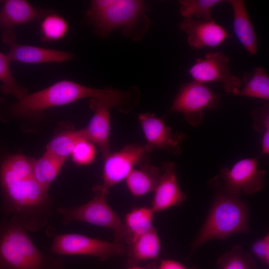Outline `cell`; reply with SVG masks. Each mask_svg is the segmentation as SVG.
Listing matches in <instances>:
<instances>
[{
    "label": "cell",
    "instance_id": "8fae6325",
    "mask_svg": "<svg viewBox=\"0 0 269 269\" xmlns=\"http://www.w3.org/2000/svg\"><path fill=\"white\" fill-rule=\"evenodd\" d=\"M138 120L146 139L145 147L148 152L154 150L166 151L174 155L182 153V146L187 137L186 134L172 131L164 122V116L156 117L148 112L138 115Z\"/></svg>",
    "mask_w": 269,
    "mask_h": 269
},
{
    "label": "cell",
    "instance_id": "836d02e7",
    "mask_svg": "<svg viewBox=\"0 0 269 269\" xmlns=\"http://www.w3.org/2000/svg\"></svg>",
    "mask_w": 269,
    "mask_h": 269
},
{
    "label": "cell",
    "instance_id": "f546056e",
    "mask_svg": "<svg viewBox=\"0 0 269 269\" xmlns=\"http://www.w3.org/2000/svg\"><path fill=\"white\" fill-rule=\"evenodd\" d=\"M94 145L87 139L79 141L71 153L72 159L78 165H84L92 162L95 157Z\"/></svg>",
    "mask_w": 269,
    "mask_h": 269
},
{
    "label": "cell",
    "instance_id": "f1b7e54d",
    "mask_svg": "<svg viewBox=\"0 0 269 269\" xmlns=\"http://www.w3.org/2000/svg\"><path fill=\"white\" fill-rule=\"evenodd\" d=\"M254 120L253 128L258 132L263 133L261 140V151L260 157L269 153V105L265 104L262 108L252 112Z\"/></svg>",
    "mask_w": 269,
    "mask_h": 269
},
{
    "label": "cell",
    "instance_id": "2e32d148",
    "mask_svg": "<svg viewBox=\"0 0 269 269\" xmlns=\"http://www.w3.org/2000/svg\"><path fill=\"white\" fill-rule=\"evenodd\" d=\"M90 107L94 115L87 127L84 128L88 140L95 143L105 158L110 152L109 138L110 134V112L113 106L105 100L92 98Z\"/></svg>",
    "mask_w": 269,
    "mask_h": 269
},
{
    "label": "cell",
    "instance_id": "9c48e42d",
    "mask_svg": "<svg viewBox=\"0 0 269 269\" xmlns=\"http://www.w3.org/2000/svg\"><path fill=\"white\" fill-rule=\"evenodd\" d=\"M219 107L217 95L206 84L193 81L181 86L168 113H180L188 123L197 127L202 122L204 110Z\"/></svg>",
    "mask_w": 269,
    "mask_h": 269
},
{
    "label": "cell",
    "instance_id": "7402d4cb",
    "mask_svg": "<svg viewBox=\"0 0 269 269\" xmlns=\"http://www.w3.org/2000/svg\"><path fill=\"white\" fill-rule=\"evenodd\" d=\"M243 80L244 86L237 95L269 100V77L265 69L256 68L252 73L246 74Z\"/></svg>",
    "mask_w": 269,
    "mask_h": 269
},
{
    "label": "cell",
    "instance_id": "7a4b0ae2",
    "mask_svg": "<svg viewBox=\"0 0 269 269\" xmlns=\"http://www.w3.org/2000/svg\"><path fill=\"white\" fill-rule=\"evenodd\" d=\"M145 2L139 0H93L86 12V21L102 38L120 28L123 36L140 40L148 30L150 21L145 12Z\"/></svg>",
    "mask_w": 269,
    "mask_h": 269
},
{
    "label": "cell",
    "instance_id": "d6986e66",
    "mask_svg": "<svg viewBox=\"0 0 269 269\" xmlns=\"http://www.w3.org/2000/svg\"><path fill=\"white\" fill-rule=\"evenodd\" d=\"M161 248L160 238L152 227L127 246L128 264L130 267L141 261L158 259Z\"/></svg>",
    "mask_w": 269,
    "mask_h": 269
},
{
    "label": "cell",
    "instance_id": "7c38bea8",
    "mask_svg": "<svg viewBox=\"0 0 269 269\" xmlns=\"http://www.w3.org/2000/svg\"><path fill=\"white\" fill-rule=\"evenodd\" d=\"M145 146L134 143L122 149L110 152L105 158L102 184L109 189L126 179L132 169L139 164L150 161Z\"/></svg>",
    "mask_w": 269,
    "mask_h": 269
},
{
    "label": "cell",
    "instance_id": "9a60e30c",
    "mask_svg": "<svg viewBox=\"0 0 269 269\" xmlns=\"http://www.w3.org/2000/svg\"><path fill=\"white\" fill-rule=\"evenodd\" d=\"M161 170V175L154 191L151 207L154 213L179 206L187 200L186 195L178 184L175 163L163 162Z\"/></svg>",
    "mask_w": 269,
    "mask_h": 269
},
{
    "label": "cell",
    "instance_id": "ba28073f",
    "mask_svg": "<svg viewBox=\"0 0 269 269\" xmlns=\"http://www.w3.org/2000/svg\"><path fill=\"white\" fill-rule=\"evenodd\" d=\"M46 231L52 240L48 249L51 254L89 256L104 261L112 257L126 254L127 246L123 243H110L79 234H59L49 226Z\"/></svg>",
    "mask_w": 269,
    "mask_h": 269
},
{
    "label": "cell",
    "instance_id": "8992f818",
    "mask_svg": "<svg viewBox=\"0 0 269 269\" xmlns=\"http://www.w3.org/2000/svg\"><path fill=\"white\" fill-rule=\"evenodd\" d=\"M109 190L103 184H97L93 187L94 197L88 202L76 207L61 206L56 211L61 217L63 225L79 221L108 228L114 232L115 242L127 246L131 237L125 223L107 203Z\"/></svg>",
    "mask_w": 269,
    "mask_h": 269
},
{
    "label": "cell",
    "instance_id": "4dcf8cb0",
    "mask_svg": "<svg viewBox=\"0 0 269 269\" xmlns=\"http://www.w3.org/2000/svg\"><path fill=\"white\" fill-rule=\"evenodd\" d=\"M251 250L254 256L265 266L269 264V234L255 241L252 245Z\"/></svg>",
    "mask_w": 269,
    "mask_h": 269
},
{
    "label": "cell",
    "instance_id": "4316f807",
    "mask_svg": "<svg viewBox=\"0 0 269 269\" xmlns=\"http://www.w3.org/2000/svg\"><path fill=\"white\" fill-rule=\"evenodd\" d=\"M221 0H179V12L184 18H193L204 20H213L212 9Z\"/></svg>",
    "mask_w": 269,
    "mask_h": 269
},
{
    "label": "cell",
    "instance_id": "5b68a950",
    "mask_svg": "<svg viewBox=\"0 0 269 269\" xmlns=\"http://www.w3.org/2000/svg\"><path fill=\"white\" fill-rule=\"evenodd\" d=\"M249 222L250 211L246 202L217 192L191 243L190 257L211 241L224 240L237 234H248L250 231Z\"/></svg>",
    "mask_w": 269,
    "mask_h": 269
},
{
    "label": "cell",
    "instance_id": "5bb4252c",
    "mask_svg": "<svg viewBox=\"0 0 269 269\" xmlns=\"http://www.w3.org/2000/svg\"><path fill=\"white\" fill-rule=\"evenodd\" d=\"M179 27L187 34V43L194 49L218 46L230 37V33L213 20L184 18Z\"/></svg>",
    "mask_w": 269,
    "mask_h": 269
},
{
    "label": "cell",
    "instance_id": "ac0fdd59",
    "mask_svg": "<svg viewBox=\"0 0 269 269\" xmlns=\"http://www.w3.org/2000/svg\"><path fill=\"white\" fill-rule=\"evenodd\" d=\"M233 11L234 31L242 45L251 55L256 54L258 40L255 30L249 16L245 2L242 0H229Z\"/></svg>",
    "mask_w": 269,
    "mask_h": 269
},
{
    "label": "cell",
    "instance_id": "1f68e13d",
    "mask_svg": "<svg viewBox=\"0 0 269 269\" xmlns=\"http://www.w3.org/2000/svg\"><path fill=\"white\" fill-rule=\"evenodd\" d=\"M157 269H197L194 267L187 268L181 263L173 260H160Z\"/></svg>",
    "mask_w": 269,
    "mask_h": 269
},
{
    "label": "cell",
    "instance_id": "277c9868",
    "mask_svg": "<svg viewBox=\"0 0 269 269\" xmlns=\"http://www.w3.org/2000/svg\"><path fill=\"white\" fill-rule=\"evenodd\" d=\"M84 98L104 99L118 107L125 101L126 93L123 90L111 87L96 89L73 81L62 80L45 89L27 94L11 106V110L19 116H30Z\"/></svg>",
    "mask_w": 269,
    "mask_h": 269
},
{
    "label": "cell",
    "instance_id": "83f0119b",
    "mask_svg": "<svg viewBox=\"0 0 269 269\" xmlns=\"http://www.w3.org/2000/svg\"><path fill=\"white\" fill-rule=\"evenodd\" d=\"M10 62L6 54L0 52V81L2 83V91L14 96L19 100L27 93L25 89L19 86L15 81L10 69Z\"/></svg>",
    "mask_w": 269,
    "mask_h": 269
},
{
    "label": "cell",
    "instance_id": "603a6c76",
    "mask_svg": "<svg viewBox=\"0 0 269 269\" xmlns=\"http://www.w3.org/2000/svg\"><path fill=\"white\" fill-rule=\"evenodd\" d=\"M82 139L88 140L84 129L65 131L51 140L47 145L46 151L66 159L71 155L76 144Z\"/></svg>",
    "mask_w": 269,
    "mask_h": 269
},
{
    "label": "cell",
    "instance_id": "6da1fadb",
    "mask_svg": "<svg viewBox=\"0 0 269 269\" xmlns=\"http://www.w3.org/2000/svg\"><path fill=\"white\" fill-rule=\"evenodd\" d=\"M34 161L24 155H15L7 158L0 169L2 210L5 217L16 218L31 232L38 231L48 224L54 208L48 190L33 176Z\"/></svg>",
    "mask_w": 269,
    "mask_h": 269
},
{
    "label": "cell",
    "instance_id": "30bf717a",
    "mask_svg": "<svg viewBox=\"0 0 269 269\" xmlns=\"http://www.w3.org/2000/svg\"><path fill=\"white\" fill-rule=\"evenodd\" d=\"M229 62V58L222 52H211L203 58L197 59L188 72L193 81L205 84L220 82L226 92L237 95L243 82L232 73Z\"/></svg>",
    "mask_w": 269,
    "mask_h": 269
},
{
    "label": "cell",
    "instance_id": "ffe728a7",
    "mask_svg": "<svg viewBox=\"0 0 269 269\" xmlns=\"http://www.w3.org/2000/svg\"><path fill=\"white\" fill-rule=\"evenodd\" d=\"M161 175V170L148 161L132 169L126 178V184L133 195L138 197L154 191Z\"/></svg>",
    "mask_w": 269,
    "mask_h": 269
},
{
    "label": "cell",
    "instance_id": "e0dca14e",
    "mask_svg": "<svg viewBox=\"0 0 269 269\" xmlns=\"http://www.w3.org/2000/svg\"><path fill=\"white\" fill-rule=\"evenodd\" d=\"M51 10L35 7L24 0H6L0 8V27L12 30L14 26L40 21Z\"/></svg>",
    "mask_w": 269,
    "mask_h": 269
},
{
    "label": "cell",
    "instance_id": "44dd1931",
    "mask_svg": "<svg viewBox=\"0 0 269 269\" xmlns=\"http://www.w3.org/2000/svg\"><path fill=\"white\" fill-rule=\"evenodd\" d=\"M65 160L46 151L41 157L34 161L33 168L34 178L43 187L48 190Z\"/></svg>",
    "mask_w": 269,
    "mask_h": 269
},
{
    "label": "cell",
    "instance_id": "cb8c5ba5",
    "mask_svg": "<svg viewBox=\"0 0 269 269\" xmlns=\"http://www.w3.org/2000/svg\"><path fill=\"white\" fill-rule=\"evenodd\" d=\"M154 213L151 207H141L134 208L126 214L124 223L130 235L131 243L153 227Z\"/></svg>",
    "mask_w": 269,
    "mask_h": 269
},
{
    "label": "cell",
    "instance_id": "52a82bcc",
    "mask_svg": "<svg viewBox=\"0 0 269 269\" xmlns=\"http://www.w3.org/2000/svg\"><path fill=\"white\" fill-rule=\"evenodd\" d=\"M267 171L258 168V157L241 159L229 168H222L211 180L220 192L232 198H239L242 193L251 195L260 192L265 185Z\"/></svg>",
    "mask_w": 269,
    "mask_h": 269
},
{
    "label": "cell",
    "instance_id": "3957f363",
    "mask_svg": "<svg viewBox=\"0 0 269 269\" xmlns=\"http://www.w3.org/2000/svg\"><path fill=\"white\" fill-rule=\"evenodd\" d=\"M0 269H65L61 256L39 250L14 217L0 223Z\"/></svg>",
    "mask_w": 269,
    "mask_h": 269
},
{
    "label": "cell",
    "instance_id": "4fadbf2b",
    "mask_svg": "<svg viewBox=\"0 0 269 269\" xmlns=\"http://www.w3.org/2000/svg\"><path fill=\"white\" fill-rule=\"evenodd\" d=\"M3 40L9 46L6 55L10 62L29 64L62 63L74 57L73 53L66 51L17 43L12 30L6 31Z\"/></svg>",
    "mask_w": 269,
    "mask_h": 269
},
{
    "label": "cell",
    "instance_id": "484cf974",
    "mask_svg": "<svg viewBox=\"0 0 269 269\" xmlns=\"http://www.w3.org/2000/svg\"><path fill=\"white\" fill-rule=\"evenodd\" d=\"M217 267L218 269H258L251 254L239 245L221 256Z\"/></svg>",
    "mask_w": 269,
    "mask_h": 269
},
{
    "label": "cell",
    "instance_id": "d6a6232c",
    "mask_svg": "<svg viewBox=\"0 0 269 269\" xmlns=\"http://www.w3.org/2000/svg\"><path fill=\"white\" fill-rule=\"evenodd\" d=\"M128 269H149L136 266H130Z\"/></svg>",
    "mask_w": 269,
    "mask_h": 269
},
{
    "label": "cell",
    "instance_id": "d4e9b609",
    "mask_svg": "<svg viewBox=\"0 0 269 269\" xmlns=\"http://www.w3.org/2000/svg\"><path fill=\"white\" fill-rule=\"evenodd\" d=\"M40 35L45 42L59 41L66 35L69 25L61 15L51 10L40 20Z\"/></svg>",
    "mask_w": 269,
    "mask_h": 269
}]
</instances>
